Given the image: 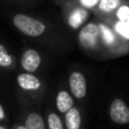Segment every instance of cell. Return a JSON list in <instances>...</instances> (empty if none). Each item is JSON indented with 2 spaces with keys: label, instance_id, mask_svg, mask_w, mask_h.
<instances>
[{
  "label": "cell",
  "instance_id": "cell-1",
  "mask_svg": "<svg viewBox=\"0 0 129 129\" xmlns=\"http://www.w3.org/2000/svg\"><path fill=\"white\" fill-rule=\"evenodd\" d=\"M15 27L27 37L37 38L46 32V25L41 21L25 14H16L13 18Z\"/></svg>",
  "mask_w": 129,
  "mask_h": 129
},
{
  "label": "cell",
  "instance_id": "cell-2",
  "mask_svg": "<svg viewBox=\"0 0 129 129\" xmlns=\"http://www.w3.org/2000/svg\"><path fill=\"white\" fill-rule=\"evenodd\" d=\"M109 114L111 120L114 123L118 124L129 123V107L121 98H115L111 103Z\"/></svg>",
  "mask_w": 129,
  "mask_h": 129
},
{
  "label": "cell",
  "instance_id": "cell-3",
  "mask_svg": "<svg viewBox=\"0 0 129 129\" xmlns=\"http://www.w3.org/2000/svg\"><path fill=\"white\" fill-rule=\"evenodd\" d=\"M69 87L71 94L78 100H82L87 95V81L81 72L74 71L71 73L69 78Z\"/></svg>",
  "mask_w": 129,
  "mask_h": 129
},
{
  "label": "cell",
  "instance_id": "cell-4",
  "mask_svg": "<svg viewBox=\"0 0 129 129\" xmlns=\"http://www.w3.org/2000/svg\"><path fill=\"white\" fill-rule=\"evenodd\" d=\"M98 37H100V29L96 24H90L86 25L85 27H82V30L80 31L79 34V39L83 47L86 48H94L96 47L98 41Z\"/></svg>",
  "mask_w": 129,
  "mask_h": 129
},
{
  "label": "cell",
  "instance_id": "cell-5",
  "mask_svg": "<svg viewBox=\"0 0 129 129\" xmlns=\"http://www.w3.org/2000/svg\"><path fill=\"white\" fill-rule=\"evenodd\" d=\"M41 64V56L36 49H26L21 58V65L26 72L33 73L39 69Z\"/></svg>",
  "mask_w": 129,
  "mask_h": 129
},
{
  "label": "cell",
  "instance_id": "cell-6",
  "mask_svg": "<svg viewBox=\"0 0 129 129\" xmlns=\"http://www.w3.org/2000/svg\"><path fill=\"white\" fill-rule=\"evenodd\" d=\"M17 83L22 89L29 90V91H37L40 88L41 82L36 76L31 74L30 72L21 73L17 77Z\"/></svg>",
  "mask_w": 129,
  "mask_h": 129
},
{
  "label": "cell",
  "instance_id": "cell-7",
  "mask_svg": "<svg viewBox=\"0 0 129 129\" xmlns=\"http://www.w3.org/2000/svg\"><path fill=\"white\" fill-rule=\"evenodd\" d=\"M73 98L70 95V93L65 90H61L56 96V106L61 113H66L70 109L73 107Z\"/></svg>",
  "mask_w": 129,
  "mask_h": 129
},
{
  "label": "cell",
  "instance_id": "cell-8",
  "mask_svg": "<svg viewBox=\"0 0 129 129\" xmlns=\"http://www.w3.org/2000/svg\"><path fill=\"white\" fill-rule=\"evenodd\" d=\"M65 124L68 129H80L81 114L77 107L73 106L65 113Z\"/></svg>",
  "mask_w": 129,
  "mask_h": 129
},
{
  "label": "cell",
  "instance_id": "cell-9",
  "mask_svg": "<svg viewBox=\"0 0 129 129\" xmlns=\"http://www.w3.org/2000/svg\"><path fill=\"white\" fill-rule=\"evenodd\" d=\"M88 18V12L86 9L82 8H77L74 9L70 15V18H69V23L73 29H78L80 27L83 23L86 22V20Z\"/></svg>",
  "mask_w": 129,
  "mask_h": 129
},
{
  "label": "cell",
  "instance_id": "cell-10",
  "mask_svg": "<svg viewBox=\"0 0 129 129\" xmlns=\"http://www.w3.org/2000/svg\"><path fill=\"white\" fill-rule=\"evenodd\" d=\"M25 127L27 129H46V124L39 113L32 112L26 117Z\"/></svg>",
  "mask_w": 129,
  "mask_h": 129
},
{
  "label": "cell",
  "instance_id": "cell-11",
  "mask_svg": "<svg viewBox=\"0 0 129 129\" xmlns=\"http://www.w3.org/2000/svg\"><path fill=\"white\" fill-rule=\"evenodd\" d=\"M121 0H101L98 4L100 10L104 13H111L120 7Z\"/></svg>",
  "mask_w": 129,
  "mask_h": 129
},
{
  "label": "cell",
  "instance_id": "cell-12",
  "mask_svg": "<svg viewBox=\"0 0 129 129\" xmlns=\"http://www.w3.org/2000/svg\"><path fill=\"white\" fill-rule=\"evenodd\" d=\"M47 120H48V129H64L62 119L56 113H49Z\"/></svg>",
  "mask_w": 129,
  "mask_h": 129
},
{
  "label": "cell",
  "instance_id": "cell-13",
  "mask_svg": "<svg viewBox=\"0 0 129 129\" xmlns=\"http://www.w3.org/2000/svg\"><path fill=\"white\" fill-rule=\"evenodd\" d=\"M13 64V58L10 56L6 48L0 45V66L1 68H8Z\"/></svg>",
  "mask_w": 129,
  "mask_h": 129
},
{
  "label": "cell",
  "instance_id": "cell-14",
  "mask_svg": "<svg viewBox=\"0 0 129 129\" xmlns=\"http://www.w3.org/2000/svg\"><path fill=\"white\" fill-rule=\"evenodd\" d=\"M117 31L122 37L129 39V23L127 21H120L117 24Z\"/></svg>",
  "mask_w": 129,
  "mask_h": 129
},
{
  "label": "cell",
  "instance_id": "cell-15",
  "mask_svg": "<svg viewBox=\"0 0 129 129\" xmlns=\"http://www.w3.org/2000/svg\"><path fill=\"white\" fill-rule=\"evenodd\" d=\"M101 29H102V36H103L104 41L109 45L112 44V42L114 41V36H113V33L110 31L106 26H104V25H101Z\"/></svg>",
  "mask_w": 129,
  "mask_h": 129
},
{
  "label": "cell",
  "instance_id": "cell-16",
  "mask_svg": "<svg viewBox=\"0 0 129 129\" xmlns=\"http://www.w3.org/2000/svg\"><path fill=\"white\" fill-rule=\"evenodd\" d=\"M129 16V7L127 6H121L118 10V17H119V20L121 21H126Z\"/></svg>",
  "mask_w": 129,
  "mask_h": 129
},
{
  "label": "cell",
  "instance_id": "cell-17",
  "mask_svg": "<svg viewBox=\"0 0 129 129\" xmlns=\"http://www.w3.org/2000/svg\"><path fill=\"white\" fill-rule=\"evenodd\" d=\"M100 1L101 0H80L81 5L85 8H94L100 4Z\"/></svg>",
  "mask_w": 129,
  "mask_h": 129
},
{
  "label": "cell",
  "instance_id": "cell-18",
  "mask_svg": "<svg viewBox=\"0 0 129 129\" xmlns=\"http://www.w3.org/2000/svg\"><path fill=\"white\" fill-rule=\"evenodd\" d=\"M5 119V111H4L3 106L0 105V120H4Z\"/></svg>",
  "mask_w": 129,
  "mask_h": 129
},
{
  "label": "cell",
  "instance_id": "cell-19",
  "mask_svg": "<svg viewBox=\"0 0 129 129\" xmlns=\"http://www.w3.org/2000/svg\"><path fill=\"white\" fill-rule=\"evenodd\" d=\"M17 129H27V128H26V127H22V126H21V127H18Z\"/></svg>",
  "mask_w": 129,
  "mask_h": 129
},
{
  "label": "cell",
  "instance_id": "cell-20",
  "mask_svg": "<svg viewBox=\"0 0 129 129\" xmlns=\"http://www.w3.org/2000/svg\"><path fill=\"white\" fill-rule=\"evenodd\" d=\"M126 21H127V22H128V23H129V16H128V18H127V20H126Z\"/></svg>",
  "mask_w": 129,
  "mask_h": 129
},
{
  "label": "cell",
  "instance_id": "cell-21",
  "mask_svg": "<svg viewBox=\"0 0 129 129\" xmlns=\"http://www.w3.org/2000/svg\"><path fill=\"white\" fill-rule=\"evenodd\" d=\"M0 129H5V128H4V127H3V126H0Z\"/></svg>",
  "mask_w": 129,
  "mask_h": 129
}]
</instances>
